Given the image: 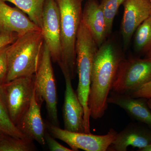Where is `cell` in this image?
<instances>
[{
    "mask_svg": "<svg viewBox=\"0 0 151 151\" xmlns=\"http://www.w3.org/2000/svg\"><path fill=\"white\" fill-rule=\"evenodd\" d=\"M42 32L52 60L59 65L61 60L60 14L56 0H45L42 14Z\"/></svg>",
    "mask_w": 151,
    "mask_h": 151,
    "instance_id": "9c48e42d",
    "label": "cell"
},
{
    "mask_svg": "<svg viewBox=\"0 0 151 151\" xmlns=\"http://www.w3.org/2000/svg\"><path fill=\"white\" fill-rule=\"evenodd\" d=\"M36 150L29 138H11L0 142V151H32Z\"/></svg>",
    "mask_w": 151,
    "mask_h": 151,
    "instance_id": "ffe728a7",
    "label": "cell"
},
{
    "mask_svg": "<svg viewBox=\"0 0 151 151\" xmlns=\"http://www.w3.org/2000/svg\"><path fill=\"white\" fill-rule=\"evenodd\" d=\"M44 40L42 32L18 36L7 50L8 71L6 82L35 75L40 60Z\"/></svg>",
    "mask_w": 151,
    "mask_h": 151,
    "instance_id": "3957f363",
    "label": "cell"
},
{
    "mask_svg": "<svg viewBox=\"0 0 151 151\" xmlns=\"http://www.w3.org/2000/svg\"><path fill=\"white\" fill-rule=\"evenodd\" d=\"M124 58L111 42H105L98 47L93 62L88 100L92 119H100L105 114L108 107V96Z\"/></svg>",
    "mask_w": 151,
    "mask_h": 151,
    "instance_id": "6da1fadb",
    "label": "cell"
},
{
    "mask_svg": "<svg viewBox=\"0 0 151 151\" xmlns=\"http://www.w3.org/2000/svg\"><path fill=\"white\" fill-rule=\"evenodd\" d=\"M52 60L49 50L44 42L38 66L35 74V92L36 99L41 105L45 102L50 123L59 127L57 91Z\"/></svg>",
    "mask_w": 151,
    "mask_h": 151,
    "instance_id": "5b68a950",
    "label": "cell"
},
{
    "mask_svg": "<svg viewBox=\"0 0 151 151\" xmlns=\"http://www.w3.org/2000/svg\"><path fill=\"white\" fill-rule=\"evenodd\" d=\"M64 78L65 90L63 108L64 129L72 132H85L83 106L73 89L71 78Z\"/></svg>",
    "mask_w": 151,
    "mask_h": 151,
    "instance_id": "7c38bea8",
    "label": "cell"
},
{
    "mask_svg": "<svg viewBox=\"0 0 151 151\" xmlns=\"http://www.w3.org/2000/svg\"><path fill=\"white\" fill-rule=\"evenodd\" d=\"M123 4L121 32L127 47L138 27L151 15V0H125Z\"/></svg>",
    "mask_w": 151,
    "mask_h": 151,
    "instance_id": "30bf717a",
    "label": "cell"
},
{
    "mask_svg": "<svg viewBox=\"0 0 151 151\" xmlns=\"http://www.w3.org/2000/svg\"><path fill=\"white\" fill-rule=\"evenodd\" d=\"M76 69L78 76L77 96L84 109V131L90 133L88 100L93 62L98 49L89 29L81 20L76 42Z\"/></svg>",
    "mask_w": 151,
    "mask_h": 151,
    "instance_id": "277c9868",
    "label": "cell"
},
{
    "mask_svg": "<svg viewBox=\"0 0 151 151\" xmlns=\"http://www.w3.org/2000/svg\"><path fill=\"white\" fill-rule=\"evenodd\" d=\"M2 86L10 117L16 126L31 103L35 91V75L19 77Z\"/></svg>",
    "mask_w": 151,
    "mask_h": 151,
    "instance_id": "ba28073f",
    "label": "cell"
},
{
    "mask_svg": "<svg viewBox=\"0 0 151 151\" xmlns=\"http://www.w3.org/2000/svg\"><path fill=\"white\" fill-rule=\"evenodd\" d=\"M150 143L151 128L145 124L130 123L122 132L117 133L108 150L126 151L130 146L139 150Z\"/></svg>",
    "mask_w": 151,
    "mask_h": 151,
    "instance_id": "5bb4252c",
    "label": "cell"
},
{
    "mask_svg": "<svg viewBox=\"0 0 151 151\" xmlns=\"http://www.w3.org/2000/svg\"><path fill=\"white\" fill-rule=\"evenodd\" d=\"M8 47H6L0 50V85L6 83L7 76L8 63L7 50Z\"/></svg>",
    "mask_w": 151,
    "mask_h": 151,
    "instance_id": "7402d4cb",
    "label": "cell"
},
{
    "mask_svg": "<svg viewBox=\"0 0 151 151\" xmlns=\"http://www.w3.org/2000/svg\"><path fill=\"white\" fill-rule=\"evenodd\" d=\"M15 5L27 15L38 27H42V14L45 0H3Z\"/></svg>",
    "mask_w": 151,
    "mask_h": 151,
    "instance_id": "ac0fdd59",
    "label": "cell"
},
{
    "mask_svg": "<svg viewBox=\"0 0 151 151\" xmlns=\"http://www.w3.org/2000/svg\"><path fill=\"white\" fill-rule=\"evenodd\" d=\"M147 103L149 107H150V109L151 110V98L148 99Z\"/></svg>",
    "mask_w": 151,
    "mask_h": 151,
    "instance_id": "83f0119b",
    "label": "cell"
},
{
    "mask_svg": "<svg viewBox=\"0 0 151 151\" xmlns=\"http://www.w3.org/2000/svg\"><path fill=\"white\" fill-rule=\"evenodd\" d=\"M145 58H149L151 59V47L150 50L146 53Z\"/></svg>",
    "mask_w": 151,
    "mask_h": 151,
    "instance_id": "4316f807",
    "label": "cell"
},
{
    "mask_svg": "<svg viewBox=\"0 0 151 151\" xmlns=\"http://www.w3.org/2000/svg\"><path fill=\"white\" fill-rule=\"evenodd\" d=\"M139 150L141 151H151V143L147 145L142 148Z\"/></svg>",
    "mask_w": 151,
    "mask_h": 151,
    "instance_id": "484cf974",
    "label": "cell"
},
{
    "mask_svg": "<svg viewBox=\"0 0 151 151\" xmlns=\"http://www.w3.org/2000/svg\"><path fill=\"white\" fill-rule=\"evenodd\" d=\"M41 106L36 99L34 91L29 108L16 126L26 137L44 146L46 128L42 118Z\"/></svg>",
    "mask_w": 151,
    "mask_h": 151,
    "instance_id": "9a60e30c",
    "label": "cell"
},
{
    "mask_svg": "<svg viewBox=\"0 0 151 151\" xmlns=\"http://www.w3.org/2000/svg\"><path fill=\"white\" fill-rule=\"evenodd\" d=\"M125 0H101L100 6L103 11L107 26L108 34L111 33L113 21L120 6Z\"/></svg>",
    "mask_w": 151,
    "mask_h": 151,
    "instance_id": "44dd1931",
    "label": "cell"
},
{
    "mask_svg": "<svg viewBox=\"0 0 151 151\" xmlns=\"http://www.w3.org/2000/svg\"><path fill=\"white\" fill-rule=\"evenodd\" d=\"M40 31L41 29L24 12L0 0V33H16L20 36L27 33Z\"/></svg>",
    "mask_w": 151,
    "mask_h": 151,
    "instance_id": "8fae6325",
    "label": "cell"
},
{
    "mask_svg": "<svg viewBox=\"0 0 151 151\" xmlns=\"http://www.w3.org/2000/svg\"><path fill=\"white\" fill-rule=\"evenodd\" d=\"M18 35L16 33H0V50L13 43Z\"/></svg>",
    "mask_w": 151,
    "mask_h": 151,
    "instance_id": "cb8c5ba5",
    "label": "cell"
},
{
    "mask_svg": "<svg viewBox=\"0 0 151 151\" xmlns=\"http://www.w3.org/2000/svg\"><path fill=\"white\" fill-rule=\"evenodd\" d=\"M131 96L135 97H144L148 99L151 98V81L141 87Z\"/></svg>",
    "mask_w": 151,
    "mask_h": 151,
    "instance_id": "d4e9b609",
    "label": "cell"
},
{
    "mask_svg": "<svg viewBox=\"0 0 151 151\" xmlns=\"http://www.w3.org/2000/svg\"><path fill=\"white\" fill-rule=\"evenodd\" d=\"M82 20L91 32L98 47L108 36L106 21L97 0H88L82 11Z\"/></svg>",
    "mask_w": 151,
    "mask_h": 151,
    "instance_id": "2e32d148",
    "label": "cell"
},
{
    "mask_svg": "<svg viewBox=\"0 0 151 151\" xmlns=\"http://www.w3.org/2000/svg\"><path fill=\"white\" fill-rule=\"evenodd\" d=\"M46 130L55 138L67 144L73 151L108 150L116 138L117 132L110 129L106 134L97 135L90 133L70 132L50 122H45Z\"/></svg>",
    "mask_w": 151,
    "mask_h": 151,
    "instance_id": "52a82bcc",
    "label": "cell"
},
{
    "mask_svg": "<svg viewBox=\"0 0 151 151\" xmlns=\"http://www.w3.org/2000/svg\"><path fill=\"white\" fill-rule=\"evenodd\" d=\"M135 50L138 52L147 53L151 47V15L136 29L134 38Z\"/></svg>",
    "mask_w": 151,
    "mask_h": 151,
    "instance_id": "d6986e66",
    "label": "cell"
},
{
    "mask_svg": "<svg viewBox=\"0 0 151 151\" xmlns=\"http://www.w3.org/2000/svg\"><path fill=\"white\" fill-rule=\"evenodd\" d=\"M45 143L47 144L50 151H73L71 149L64 147L55 140L54 137L47 130L45 132Z\"/></svg>",
    "mask_w": 151,
    "mask_h": 151,
    "instance_id": "603a6c76",
    "label": "cell"
},
{
    "mask_svg": "<svg viewBox=\"0 0 151 151\" xmlns=\"http://www.w3.org/2000/svg\"><path fill=\"white\" fill-rule=\"evenodd\" d=\"M147 99L132 97L129 94L111 91L108 98V104L117 105L136 121L151 128V110Z\"/></svg>",
    "mask_w": 151,
    "mask_h": 151,
    "instance_id": "4fadbf2b",
    "label": "cell"
},
{
    "mask_svg": "<svg viewBox=\"0 0 151 151\" xmlns=\"http://www.w3.org/2000/svg\"><path fill=\"white\" fill-rule=\"evenodd\" d=\"M151 81V59L124 58L119 65L112 91L131 95Z\"/></svg>",
    "mask_w": 151,
    "mask_h": 151,
    "instance_id": "8992f818",
    "label": "cell"
},
{
    "mask_svg": "<svg viewBox=\"0 0 151 151\" xmlns=\"http://www.w3.org/2000/svg\"><path fill=\"white\" fill-rule=\"evenodd\" d=\"M27 138L14 124L9 114L4 93L0 85V142L11 138Z\"/></svg>",
    "mask_w": 151,
    "mask_h": 151,
    "instance_id": "e0dca14e",
    "label": "cell"
},
{
    "mask_svg": "<svg viewBox=\"0 0 151 151\" xmlns=\"http://www.w3.org/2000/svg\"><path fill=\"white\" fill-rule=\"evenodd\" d=\"M82 1H84V0H82Z\"/></svg>",
    "mask_w": 151,
    "mask_h": 151,
    "instance_id": "f1b7e54d",
    "label": "cell"
},
{
    "mask_svg": "<svg viewBox=\"0 0 151 151\" xmlns=\"http://www.w3.org/2000/svg\"><path fill=\"white\" fill-rule=\"evenodd\" d=\"M60 14L61 57L59 66L64 78H75L76 42L82 20V0H56Z\"/></svg>",
    "mask_w": 151,
    "mask_h": 151,
    "instance_id": "7a4b0ae2",
    "label": "cell"
}]
</instances>
